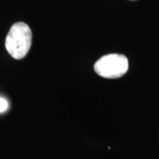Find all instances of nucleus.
<instances>
[{
	"label": "nucleus",
	"instance_id": "f257e3e1",
	"mask_svg": "<svg viewBox=\"0 0 159 159\" xmlns=\"http://www.w3.org/2000/svg\"><path fill=\"white\" fill-rule=\"evenodd\" d=\"M32 44V31L28 24H13L6 38V48L11 57L22 59L29 53Z\"/></svg>",
	"mask_w": 159,
	"mask_h": 159
},
{
	"label": "nucleus",
	"instance_id": "f03ea898",
	"mask_svg": "<svg viewBox=\"0 0 159 159\" xmlns=\"http://www.w3.org/2000/svg\"><path fill=\"white\" fill-rule=\"evenodd\" d=\"M128 66V59L125 55L111 53L99 58L94 65V70L101 77L117 79L127 72Z\"/></svg>",
	"mask_w": 159,
	"mask_h": 159
},
{
	"label": "nucleus",
	"instance_id": "7ed1b4c3",
	"mask_svg": "<svg viewBox=\"0 0 159 159\" xmlns=\"http://www.w3.org/2000/svg\"><path fill=\"white\" fill-rule=\"evenodd\" d=\"M9 107V103L8 101L6 100V98L0 97V113L5 112L7 111V109Z\"/></svg>",
	"mask_w": 159,
	"mask_h": 159
}]
</instances>
